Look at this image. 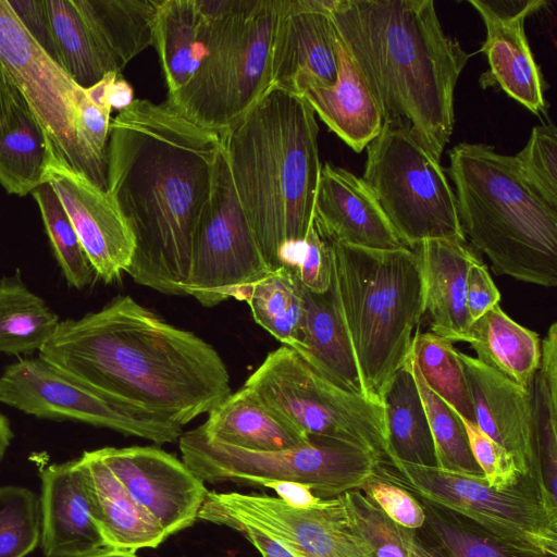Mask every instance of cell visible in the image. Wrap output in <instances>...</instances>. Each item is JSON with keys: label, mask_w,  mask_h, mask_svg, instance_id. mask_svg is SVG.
<instances>
[{"label": "cell", "mask_w": 557, "mask_h": 557, "mask_svg": "<svg viewBox=\"0 0 557 557\" xmlns=\"http://www.w3.org/2000/svg\"><path fill=\"white\" fill-rule=\"evenodd\" d=\"M222 147L220 132L165 101L134 99L111 121L107 185L135 242L126 273L136 284L186 295L193 234Z\"/></svg>", "instance_id": "6da1fadb"}, {"label": "cell", "mask_w": 557, "mask_h": 557, "mask_svg": "<svg viewBox=\"0 0 557 557\" xmlns=\"http://www.w3.org/2000/svg\"><path fill=\"white\" fill-rule=\"evenodd\" d=\"M38 357L101 395L182 426L232 394L227 368L213 346L127 295L61 321Z\"/></svg>", "instance_id": "7a4b0ae2"}, {"label": "cell", "mask_w": 557, "mask_h": 557, "mask_svg": "<svg viewBox=\"0 0 557 557\" xmlns=\"http://www.w3.org/2000/svg\"><path fill=\"white\" fill-rule=\"evenodd\" d=\"M335 32L360 70L383 125L440 161L455 126L454 95L471 53L445 35L432 0H331Z\"/></svg>", "instance_id": "3957f363"}, {"label": "cell", "mask_w": 557, "mask_h": 557, "mask_svg": "<svg viewBox=\"0 0 557 557\" xmlns=\"http://www.w3.org/2000/svg\"><path fill=\"white\" fill-rule=\"evenodd\" d=\"M319 126L293 87L272 85L222 135L233 185L271 270L290 264L313 224Z\"/></svg>", "instance_id": "277c9868"}, {"label": "cell", "mask_w": 557, "mask_h": 557, "mask_svg": "<svg viewBox=\"0 0 557 557\" xmlns=\"http://www.w3.org/2000/svg\"><path fill=\"white\" fill-rule=\"evenodd\" d=\"M460 225L498 275L557 285V209L522 175L515 157L460 143L448 151Z\"/></svg>", "instance_id": "5b68a950"}, {"label": "cell", "mask_w": 557, "mask_h": 557, "mask_svg": "<svg viewBox=\"0 0 557 557\" xmlns=\"http://www.w3.org/2000/svg\"><path fill=\"white\" fill-rule=\"evenodd\" d=\"M342 315L368 394L379 398L409 359L424 315L416 249H368L326 239Z\"/></svg>", "instance_id": "8992f818"}, {"label": "cell", "mask_w": 557, "mask_h": 557, "mask_svg": "<svg viewBox=\"0 0 557 557\" xmlns=\"http://www.w3.org/2000/svg\"><path fill=\"white\" fill-rule=\"evenodd\" d=\"M281 0H199L208 20L207 53L165 102L221 134L272 86L271 49Z\"/></svg>", "instance_id": "52a82bcc"}, {"label": "cell", "mask_w": 557, "mask_h": 557, "mask_svg": "<svg viewBox=\"0 0 557 557\" xmlns=\"http://www.w3.org/2000/svg\"><path fill=\"white\" fill-rule=\"evenodd\" d=\"M244 386L307 436L346 442L392 463L381 400L337 386L294 349L270 351Z\"/></svg>", "instance_id": "ba28073f"}, {"label": "cell", "mask_w": 557, "mask_h": 557, "mask_svg": "<svg viewBox=\"0 0 557 557\" xmlns=\"http://www.w3.org/2000/svg\"><path fill=\"white\" fill-rule=\"evenodd\" d=\"M309 437L299 447L258 451L218 442L198 426L180 436L178 447L184 463L203 482L260 486L265 481H290L309 486L321 498L359 490L379 463L349 443Z\"/></svg>", "instance_id": "9c48e42d"}, {"label": "cell", "mask_w": 557, "mask_h": 557, "mask_svg": "<svg viewBox=\"0 0 557 557\" xmlns=\"http://www.w3.org/2000/svg\"><path fill=\"white\" fill-rule=\"evenodd\" d=\"M373 475L444 506L504 541L557 556V503L530 478L496 490L484 476L395 459L391 465L379 462Z\"/></svg>", "instance_id": "30bf717a"}, {"label": "cell", "mask_w": 557, "mask_h": 557, "mask_svg": "<svg viewBox=\"0 0 557 557\" xmlns=\"http://www.w3.org/2000/svg\"><path fill=\"white\" fill-rule=\"evenodd\" d=\"M361 178L408 248L428 239L466 242L440 161L405 131L383 125L367 146Z\"/></svg>", "instance_id": "8fae6325"}, {"label": "cell", "mask_w": 557, "mask_h": 557, "mask_svg": "<svg viewBox=\"0 0 557 557\" xmlns=\"http://www.w3.org/2000/svg\"><path fill=\"white\" fill-rule=\"evenodd\" d=\"M272 271L260 251L236 195L223 151L198 222L190 251L185 294L205 307L234 298Z\"/></svg>", "instance_id": "7c38bea8"}, {"label": "cell", "mask_w": 557, "mask_h": 557, "mask_svg": "<svg viewBox=\"0 0 557 557\" xmlns=\"http://www.w3.org/2000/svg\"><path fill=\"white\" fill-rule=\"evenodd\" d=\"M0 401L40 419L82 422L158 445L174 443L183 434L178 423L101 395L39 357L5 368L0 375Z\"/></svg>", "instance_id": "4fadbf2b"}, {"label": "cell", "mask_w": 557, "mask_h": 557, "mask_svg": "<svg viewBox=\"0 0 557 557\" xmlns=\"http://www.w3.org/2000/svg\"><path fill=\"white\" fill-rule=\"evenodd\" d=\"M0 63L44 133L48 160L85 174L75 136L84 88L32 38L7 0H0Z\"/></svg>", "instance_id": "5bb4252c"}, {"label": "cell", "mask_w": 557, "mask_h": 557, "mask_svg": "<svg viewBox=\"0 0 557 557\" xmlns=\"http://www.w3.org/2000/svg\"><path fill=\"white\" fill-rule=\"evenodd\" d=\"M201 508L257 528L293 557H375L347 524L339 495L325 508L301 509L276 496L209 491Z\"/></svg>", "instance_id": "9a60e30c"}, {"label": "cell", "mask_w": 557, "mask_h": 557, "mask_svg": "<svg viewBox=\"0 0 557 557\" xmlns=\"http://www.w3.org/2000/svg\"><path fill=\"white\" fill-rule=\"evenodd\" d=\"M95 450L168 537L197 520L209 491L183 460L154 446Z\"/></svg>", "instance_id": "2e32d148"}, {"label": "cell", "mask_w": 557, "mask_h": 557, "mask_svg": "<svg viewBox=\"0 0 557 557\" xmlns=\"http://www.w3.org/2000/svg\"><path fill=\"white\" fill-rule=\"evenodd\" d=\"M45 182L63 205L97 278L106 284L120 280L132 262L135 242L109 191L55 160H47Z\"/></svg>", "instance_id": "e0dca14e"}, {"label": "cell", "mask_w": 557, "mask_h": 557, "mask_svg": "<svg viewBox=\"0 0 557 557\" xmlns=\"http://www.w3.org/2000/svg\"><path fill=\"white\" fill-rule=\"evenodd\" d=\"M469 3L479 12L486 28L480 52L486 55L490 67L481 75L480 85L483 88L498 86L533 114L544 113L547 84L530 48L524 22L547 2L469 0Z\"/></svg>", "instance_id": "ac0fdd59"}, {"label": "cell", "mask_w": 557, "mask_h": 557, "mask_svg": "<svg viewBox=\"0 0 557 557\" xmlns=\"http://www.w3.org/2000/svg\"><path fill=\"white\" fill-rule=\"evenodd\" d=\"M458 357L473 407L474 423L511 455L521 476L530 478L547 493L534 455L530 389L472 356L458 351Z\"/></svg>", "instance_id": "d6986e66"}, {"label": "cell", "mask_w": 557, "mask_h": 557, "mask_svg": "<svg viewBox=\"0 0 557 557\" xmlns=\"http://www.w3.org/2000/svg\"><path fill=\"white\" fill-rule=\"evenodd\" d=\"M40 544L46 557L109 547L96 523L79 457L40 469Z\"/></svg>", "instance_id": "ffe728a7"}, {"label": "cell", "mask_w": 557, "mask_h": 557, "mask_svg": "<svg viewBox=\"0 0 557 557\" xmlns=\"http://www.w3.org/2000/svg\"><path fill=\"white\" fill-rule=\"evenodd\" d=\"M299 72L309 73L327 86L336 82L331 0L280 2L271 49L272 85L290 86Z\"/></svg>", "instance_id": "44dd1931"}, {"label": "cell", "mask_w": 557, "mask_h": 557, "mask_svg": "<svg viewBox=\"0 0 557 557\" xmlns=\"http://www.w3.org/2000/svg\"><path fill=\"white\" fill-rule=\"evenodd\" d=\"M313 224L325 239L350 246L383 250L407 247L362 178L329 162L320 172Z\"/></svg>", "instance_id": "7402d4cb"}, {"label": "cell", "mask_w": 557, "mask_h": 557, "mask_svg": "<svg viewBox=\"0 0 557 557\" xmlns=\"http://www.w3.org/2000/svg\"><path fill=\"white\" fill-rule=\"evenodd\" d=\"M335 49L337 78L334 85H324L311 74L299 72L290 86L307 100L331 132L355 152H361L382 131L381 112L336 32Z\"/></svg>", "instance_id": "603a6c76"}, {"label": "cell", "mask_w": 557, "mask_h": 557, "mask_svg": "<svg viewBox=\"0 0 557 557\" xmlns=\"http://www.w3.org/2000/svg\"><path fill=\"white\" fill-rule=\"evenodd\" d=\"M414 249L421 259L430 332L451 343H467L472 322L466 307V282L478 256L466 242L450 239H428Z\"/></svg>", "instance_id": "cb8c5ba5"}, {"label": "cell", "mask_w": 557, "mask_h": 557, "mask_svg": "<svg viewBox=\"0 0 557 557\" xmlns=\"http://www.w3.org/2000/svg\"><path fill=\"white\" fill-rule=\"evenodd\" d=\"M302 302L304 317L295 351L337 386L359 396L372 397L366 389L357 363L333 274L330 288L324 293H313L302 286Z\"/></svg>", "instance_id": "d4e9b609"}, {"label": "cell", "mask_w": 557, "mask_h": 557, "mask_svg": "<svg viewBox=\"0 0 557 557\" xmlns=\"http://www.w3.org/2000/svg\"><path fill=\"white\" fill-rule=\"evenodd\" d=\"M96 523L109 547L137 552L156 548L168 535L132 498L96 450L79 457Z\"/></svg>", "instance_id": "484cf974"}, {"label": "cell", "mask_w": 557, "mask_h": 557, "mask_svg": "<svg viewBox=\"0 0 557 557\" xmlns=\"http://www.w3.org/2000/svg\"><path fill=\"white\" fill-rule=\"evenodd\" d=\"M48 160L44 133L26 100L3 69L0 117V184L25 196L45 182Z\"/></svg>", "instance_id": "4316f807"}, {"label": "cell", "mask_w": 557, "mask_h": 557, "mask_svg": "<svg viewBox=\"0 0 557 557\" xmlns=\"http://www.w3.org/2000/svg\"><path fill=\"white\" fill-rule=\"evenodd\" d=\"M199 428L218 442L258 451L299 447L310 441L245 386L213 408Z\"/></svg>", "instance_id": "83f0119b"}, {"label": "cell", "mask_w": 557, "mask_h": 557, "mask_svg": "<svg viewBox=\"0 0 557 557\" xmlns=\"http://www.w3.org/2000/svg\"><path fill=\"white\" fill-rule=\"evenodd\" d=\"M413 496L425 521L413 531L409 557H557L504 541L444 506Z\"/></svg>", "instance_id": "f1b7e54d"}, {"label": "cell", "mask_w": 557, "mask_h": 557, "mask_svg": "<svg viewBox=\"0 0 557 557\" xmlns=\"http://www.w3.org/2000/svg\"><path fill=\"white\" fill-rule=\"evenodd\" d=\"M208 20L199 0H159L153 22V46L168 87L178 91L207 53Z\"/></svg>", "instance_id": "f546056e"}, {"label": "cell", "mask_w": 557, "mask_h": 557, "mask_svg": "<svg viewBox=\"0 0 557 557\" xmlns=\"http://www.w3.org/2000/svg\"><path fill=\"white\" fill-rule=\"evenodd\" d=\"M467 343L484 364L530 389L539 369V334L513 321L499 304L471 323Z\"/></svg>", "instance_id": "4dcf8cb0"}, {"label": "cell", "mask_w": 557, "mask_h": 557, "mask_svg": "<svg viewBox=\"0 0 557 557\" xmlns=\"http://www.w3.org/2000/svg\"><path fill=\"white\" fill-rule=\"evenodd\" d=\"M116 71L153 45L159 0H72Z\"/></svg>", "instance_id": "1f68e13d"}, {"label": "cell", "mask_w": 557, "mask_h": 557, "mask_svg": "<svg viewBox=\"0 0 557 557\" xmlns=\"http://www.w3.org/2000/svg\"><path fill=\"white\" fill-rule=\"evenodd\" d=\"M380 400L392 461L436 467L434 443L410 357L386 383Z\"/></svg>", "instance_id": "d6a6232c"}, {"label": "cell", "mask_w": 557, "mask_h": 557, "mask_svg": "<svg viewBox=\"0 0 557 557\" xmlns=\"http://www.w3.org/2000/svg\"><path fill=\"white\" fill-rule=\"evenodd\" d=\"M60 322L47 302L26 286L20 270L0 277V354H39Z\"/></svg>", "instance_id": "836d02e7"}, {"label": "cell", "mask_w": 557, "mask_h": 557, "mask_svg": "<svg viewBox=\"0 0 557 557\" xmlns=\"http://www.w3.org/2000/svg\"><path fill=\"white\" fill-rule=\"evenodd\" d=\"M536 467L548 495L557 502V323L542 339L539 369L530 387Z\"/></svg>", "instance_id": "e575fe53"}, {"label": "cell", "mask_w": 557, "mask_h": 557, "mask_svg": "<svg viewBox=\"0 0 557 557\" xmlns=\"http://www.w3.org/2000/svg\"><path fill=\"white\" fill-rule=\"evenodd\" d=\"M246 301L253 320L283 346L296 349L304 317L302 285L296 268L283 265L247 286Z\"/></svg>", "instance_id": "d590c367"}, {"label": "cell", "mask_w": 557, "mask_h": 557, "mask_svg": "<svg viewBox=\"0 0 557 557\" xmlns=\"http://www.w3.org/2000/svg\"><path fill=\"white\" fill-rule=\"evenodd\" d=\"M58 63L82 88L119 73L97 44L72 0H45ZM121 74V73H119Z\"/></svg>", "instance_id": "8d00e7d4"}, {"label": "cell", "mask_w": 557, "mask_h": 557, "mask_svg": "<svg viewBox=\"0 0 557 557\" xmlns=\"http://www.w3.org/2000/svg\"><path fill=\"white\" fill-rule=\"evenodd\" d=\"M410 356L426 385L460 417L474 422L473 407L453 343L432 332H416Z\"/></svg>", "instance_id": "74e56055"}, {"label": "cell", "mask_w": 557, "mask_h": 557, "mask_svg": "<svg viewBox=\"0 0 557 557\" xmlns=\"http://www.w3.org/2000/svg\"><path fill=\"white\" fill-rule=\"evenodd\" d=\"M410 361L434 443L436 467L458 474L484 476L472 456L460 416L430 389L411 356Z\"/></svg>", "instance_id": "f35d334b"}, {"label": "cell", "mask_w": 557, "mask_h": 557, "mask_svg": "<svg viewBox=\"0 0 557 557\" xmlns=\"http://www.w3.org/2000/svg\"><path fill=\"white\" fill-rule=\"evenodd\" d=\"M32 195L67 284L77 289L90 285L97 278L96 273L58 195L48 182L36 187Z\"/></svg>", "instance_id": "ab89813d"}, {"label": "cell", "mask_w": 557, "mask_h": 557, "mask_svg": "<svg viewBox=\"0 0 557 557\" xmlns=\"http://www.w3.org/2000/svg\"><path fill=\"white\" fill-rule=\"evenodd\" d=\"M339 497L347 524L364 540L375 557H409L414 530L394 522L361 490H349Z\"/></svg>", "instance_id": "60d3db41"}, {"label": "cell", "mask_w": 557, "mask_h": 557, "mask_svg": "<svg viewBox=\"0 0 557 557\" xmlns=\"http://www.w3.org/2000/svg\"><path fill=\"white\" fill-rule=\"evenodd\" d=\"M40 542L39 498L23 486L0 487V557H25Z\"/></svg>", "instance_id": "b9f144b4"}, {"label": "cell", "mask_w": 557, "mask_h": 557, "mask_svg": "<svg viewBox=\"0 0 557 557\" xmlns=\"http://www.w3.org/2000/svg\"><path fill=\"white\" fill-rule=\"evenodd\" d=\"M110 104L82 95L76 113L75 136L85 175L100 188L108 190L107 153L110 128Z\"/></svg>", "instance_id": "7bdbcfd3"}, {"label": "cell", "mask_w": 557, "mask_h": 557, "mask_svg": "<svg viewBox=\"0 0 557 557\" xmlns=\"http://www.w3.org/2000/svg\"><path fill=\"white\" fill-rule=\"evenodd\" d=\"M515 159L529 184L557 209V128L543 123L532 128L524 148Z\"/></svg>", "instance_id": "ee69618b"}, {"label": "cell", "mask_w": 557, "mask_h": 557, "mask_svg": "<svg viewBox=\"0 0 557 557\" xmlns=\"http://www.w3.org/2000/svg\"><path fill=\"white\" fill-rule=\"evenodd\" d=\"M475 462L487 484L496 490L508 488L519 482L520 474L511 455L478 425L460 417Z\"/></svg>", "instance_id": "f6af8a7d"}, {"label": "cell", "mask_w": 557, "mask_h": 557, "mask_svg": "<svg viewBox=\"0 0 557 557\" xmlns=\"http://www.w3.org/2000/svg\"><path fill=\"white\" fill-rule=\"evenodd\" d=\"M359 490L397 524L411 530L423 525L422 505L404 487L372 474Z\"/></svg>", "instance_id": "bcb514c9"}, {"label": "cell", "mask_w": 557, "mask_h": 557, "mask_svg": "<svg viewBox=\"0 0 557 557\" xmlns=\"http://www.w3.org/2000/svg\"><path fill=\"white\" fill-rule=\"evenodd\" d=\"M294 265L301 285L313 293H324L332 282V251L314 224L298 247Z\"/></svg>", "instance_id": "7dc6e473"}, {"label": "cell", "mask_w": 557, "mask_h": 557, "mask_svg": "<svg viewBox=\"0 0 557 557\" xmlns=\"http://www.w3.org/2000/svg\"><path fill=\"white\" fill-rule=\"evenodd\" d=\"M500 293L480 258L473 261L467 273L466 307L471 322L498 305Z\"/></svg>", "instance_id": "c3c4849f"}, {"label": "cell", "mask_w": 557, "mask_h": 557, "mask_svg": "<svg viewBox=\"0 0 557 557\" xmlns=\"http://www.w3.org/2000/svg\"><path fill=\"white\" fill-rule=\"evenodd\" d=\"M32 38L58 62L45 0H7Z\"/></svg>", "instance_id": "681fc988"}, {"label": "cell", "mask_w": 557, "mask_h": 557, "mask_svg": "<svg viewBox=\"0 0 557 557\" xmlns=\"http://www.w3.org/2000/svg\"><path fill=\"white\" fill-rule=\"evenodd\" d=\"M197 520L208 521L237 531L258 549L262 557H293L284 547L257 528L225 513L200 508Z\"/></svg>", "instance_id": "f907efd6"}, {"label": "cell", "mask_w": 557, "mask_h": 557, "mask_svg": "<svg viewBox=\"0 0 557 557\" xmlns=\"http://www.w3.org/2000/svg\"><path fill=\"white\" fill-rule=\"evenodd\" d=\"M260 486L273 490L276 497L295 508L322 509L331 499L317 496L309 486L297 482L265 481Z\"/></svg>", "instance_id": "816d5d0a"}, {"label": "cell", "mask_w": 557, "mask_h": 557, "mask_svg": "<svg viewBox=\"0 0 557 557\" xmlns=\"http://www.w3.org/2000/svg\"><path fill=\"white\" fill-rule=\"evenodd\" d=\"M109 100L111 108L120 109V111L129 106L134 100L133 89L121 74L111 86Z\"/></svg>", "instance_id": "f5cc1de1"}, {"label": "cell", "mask_w": 557, "mask_h": 557, "mask_svg": "<svg viewBox=\"0 0 557 557\" xmlns=\"http://www.w3.org/2000/svg\"><path fill=\"white\" fill-rule=\"evenodd\" d=\"M14 437L10 420L0 412V462Z\"/></svg>", "instance_id": "db71d44e"}, {"label": "cell", "mask_w": 557, "mask_h": 557, "mask_svg": "<svg viewBox=\"0 0 557 557\" xmlns=\"http://www.w3.org/2000/svg\"><path fill=\"white\" fill-rule=\"evenodd\" d=\"M78 557H138L135 552L122 550L112 547H104Z\"/></svg>", "instance_id": "11a10c76"}, {"label": "cell", "mask_w": 557, "mask_h": 557, "mask_svg": "<svg viewBox=\"0 0 557 557\" xmlns=\"http://www.w3.org/2000/svg\"><path fill=\"white\" fill-rule=\"evenodd\" d=\"M2 77H3V67L0 63V117H1V86H2Z\"/></svg>", "instance_id": "9f6ffc18"}]
</instances>
